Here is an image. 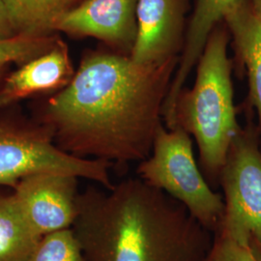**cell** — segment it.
Returning a JSON list of instances; mask_svg holds the SVG:
<instances>
[{
  "instance_id": "20",
  "label": "cell",
  "mask_w": 261,
  "mask_h": 261,
  "mask_svg": "<svg viewBox=\"0 0 261 261\" xmlns=\"http://www.w3.org/2000/svg\"><path fill=\"white\" fill-rule=\"evenodd\" d=\"M205 261H222L221 258H220V255H219V252H218V250H217L216 244H214L213 250H212V252H210V254L208 255V257L206 258Z\"/></svg>"
},
{
  "instance_id": "9",
  "label": "cell",
  "mask_w": 261,
  "mask_h": 261,
  "mask_svg": "<svg viewBox=\"0 0 261 261\" xmlns=\"http://www.w3.org/2000/svg\"><path fill=\"white\" fill-rule=\"evenodd\" d=\"M190 0H140L138 34L130 58L157 65L180 57L185 47Z\"/></svg>"
},
{
  "instance_id": "4",
  "label": "cell",
  "mask_w": 261,
  "mask_h": 261,
  "mask_svg": "<svg viewBox=\"0 0 261 261\" xmlns=\"http://www.w3.org/2000/svg\"><path fill=\"white\" fill-rule=\"evenodd\" d=\"M112 163L75 157L56 145L54 134L18 106L0 108V187L46 172L84 178L112 190Z\"/></svg>"
},
{
  "instance_id": "13",
  "label": "cell",
  "mask_w": 261,
  "mask_h": 261,
  "mask_svg": "<svg viewBox=\"0 0 261 261\" xmlns=\"http://www.w3.org/2000/svg\"><path fill=\"white\" fill-rule=\"evenodd\" d=\"M40 239L13 192L0 191V261L25 260Z\"/></svg>"
},
{
  "instance_id": "16",
  "label": "cell",
  "mask_w": 261,
  "mask_h": 261,
  "mask_svg": "<svg viewBox=\"0 0 261 261\" xmlns=\"http://www.w3.org/2000/svg\"><path fill=\"white\" fill-rule=\"evenodd\" d=\"M24 261H86L72 228L43 236Z\"/></svg>"
},
{
  "instance_id": "14",
  "label": "cell",
  "mask_w": 261,
  "mask_h": 261,
  "mask_svg": "<svg viewBox=\"0 0 261 261\" xmlns=\"http://www.w3.org/2000/svg\"><path fill=\"white\" fill-rule=\"evenodd\" d=\"M3 1L18 34H51L58 19L84 0Z\"/></svg>"
},
{
  "instance_id": "3",
  "label": "cell",
  "mask_w": 261,
  "mask_h": 261,
  "mask_svg": "<svg viewBox=\"0 0 261 261\" xmlns=\"http://www.w3.org/2000/svg\"><path fill=\"white\" fill-rule=\"evenodd\" d=\"M231 36L224 20L212 30L196 64V82L183 88L174 109V128L196 140L199 168L211 187L219 178L240 128L234 106L232 69L228 56Z\"/></svg>"
},
{
  "instance_id": "1",
  "label": "cell",
  "mask_w": 261,
  "mask_h": 261,
  "mask_svg": "<svg viewBox=\"0 0 261 261\" xmlns=\"http://www.w3.org/2000/svg\"><path fill=\"white\" fill-rule=\"evenodd\" d=\"M180 57L140 65L107 47L86 49L71 83L39 98L31 116L75 157L127 166L148 158Z\"/></svg>"
},
{
  "instance_id": "17",
  "label": "cell",
  "mask_w": 261,
  "mask_h": 261,
  "mask_svg": "<svg viewBox=\"0 0 261 261\" xmlns=\"http://www.w3.org/2000/svg\"><path fill=\"white\" fill-rule=\"evenodd\" d=\"M215 244L222 261H261L250 248L215 234Z\"/></svg>"
},
{
  "instance_id": "21",
  "label": "cell",
  "mask_w": 261,
  "mask_h": 261,
  "mask_svg": "<svg viewBox=\"0 0 261 261\" xmlns=\"http://www.w3.org/2000/svg\"><path fill=\"white\" fill-rule=\"evenodd\" d=\"M251 2H252V7L255 11V13L261 19V0H251Z\"/></svg>"
},
{
  "instance_id": "5",
  "label": "cell",
  "mask_w": 261,
  "mask_h": 261,
  "mask_svg": "<svg viewBox=\"0 0 261 261\" xmlns=\"http://www.w3.org/2000/svg\"><path fill=\"white\" fill-rule=\"evenodd\" d=\"M139 178L186 207L204 227L217 234L223 224L224 197L216 193L196 163L191 135L181 127H159L152 152L140 162Z\"/></svg>"
},
{
  "instance_id": "18",
  "label": "cell",
  "mask_w": 261,
  "mask_h": 261,
  "mask_svg": "<svg viewBox=\"0 0 261 261\" xmlns=\"http://www.w3.org/2000/svg\"><path fill=\"white\" fill-rule=\"evenodd\" d=\"M18 33L13 25L9 12L3 0H0V40H6L16 36Z\"/></svg>"
},
{
  "instance_id": "19",
  "label": "cell",
  "mask_w": 261,
  "mask_h": 261,
  "mask_svg": "<svg viewBox=\"0 0 261 261\" xmlns=\"http://www.w3.org/2000/svg\"><path fill=\"white\" fill-rule=\"evenodd\" d=\"M11 67H12L11 65L0 66V89L2 87V84L4 83L6 76L11 71Z\"/></svg>"
},
{
  "instance_id": "6",
  "label": "cell",
  "mask_w": 261,
  "mask_h": 261,
  "mask_svg": "<svg viewBox=\"0 0 261 261\" xmlns=\"http://www.w3.org/2000/svg\"><path fill=\"white\" fill-rule=\"evenodd\" d=\"M219 185L224 215L218 235L250 248L261 258V144L258 128L249 122L228 150Z\"/></svg>"
},
{
  "instance_id": "7",
  "label": "cell",
  "mask_w": 261,
  "mask_h": 261,
  "mask_svg": "<svg viewBox=\"0 0 261 261\" xmlns=\"http://www.w3.org/2000/svg\"><path fill=\"white\" fill-rule=\"evenodd\" d=\"M140 0H84L56 21V33L94 38L110 50L130 56L138 34Z\"/></svg>"
},
{
  "instance_id": "8",
  "label": "cell",
  "mask_w": 261,
  "mask_h": 261,
  "mask_svg": "<svg viewBox=\"0 0 261 261\" xmlns=\"http://www.w3.org/2000/svg\"><path fill=\"white\" fill-rule=\"evenodd\" d=\"M77 179L64 173H38L11 189L39 237L72 228L77 214Z\"/></svg>"
},
{
  "instance_id": "10",
  "label": "cell",
  "mask_w": 261,
  "mask_h": 261,
  "mask_svg": "<svg viewBox=\"0 0 261 261\" xmlns=\"http://www.w3.org/2000/svg\"><path fill=\"white\" fill-rule=\"evenodd\" d=\"M75 74L69 47L60 37L50 49L10 71L0 89V108L58 93Z\"/></svg>"
},
{
  "instance_id": "11",
  "label": "cell",
  "mask_w": 261,
  "mask_h": 261,
  "mask_svg": "<svg viewBox=\"0 0 261 261\" xmlns=\"http://www.w3.org/2000/svg\"><path fill=\"white\" fill-rule=\"evenodd\" d=\"M244 0H196L188 21L186 41L177 70L165 102V111L172 113L178 96L196 67L212 30L224 20L225 15Z\"/></svg>"
},
{
  "instance_id": "2",
  "label": "cell",
  "mask_w": 261,
  "mask_h": 261,
  "mask_svg": "<svg viewBox=\"0 0 261 261\" xmlns=\"http://www.w3.org/2000/svg\"><path fill=\"white\" fill-rule=\"evenodd\" d=\"M72 229L86 261H205L215 234L140 178L80 193Z\"/></svg>"
},
{
  "instance_id": "15",
  "label": "cell",
  "mask_w": 261,
  "mask_h": 261,
  "mask_svg": "<svg viewBox=\"0 0 261 261\" xmlns=\"http://www.w3.org/2000/svg\"><path fill=\"white\" fill-rule=\"evenodd\" d=\"M60 38L58 33L27 34L0 40V66H18L50 49Z\"/></svg>"
},
{
  "instance_id": "12",
  "label": "cell",
  "mask_w": 261,
  "mask_h": 261,
  "mask_svg": "<svg viewBox=\"0 0 261 261\" xmlns=\"http://www.w3.org/2000/svg\"><path fill=\"white\" fill-rule=\"evenodd\" d=\"M239 63L249 80V100L258 115L261 144V19L251 0H244L224 17Z\"/></svg>"
}]
</instances>
